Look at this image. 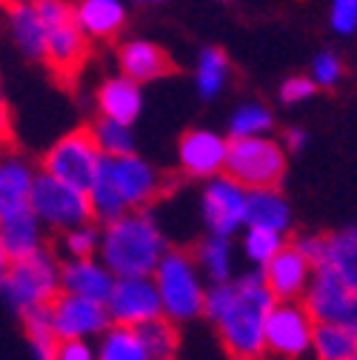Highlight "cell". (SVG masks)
<instances>
[{"instance_id": "obj_14", "label": "cell", "mask_w": 357, "mask_h": 360, "mask_svg": "<svg viewBox=\"0 0 357 360\" xmlns=\"http://www.w3.org/2000/svg\"><path fill=\"white\" fill-rule=\"evenodd\" d=\"M311 266L292 243H286L269 263L260 269V278L275 295V300H303L306 289H309V281H311Z\"/></svg>"}, {"instance_id": "obj_19", "label": "cell", "mask_w": 357, "mask_h": 360, "mask_svg": "<svg viewBox=\"0 0 357 360\" xmlns=\"http://www.w3.org/2000/svg\"><path fill=\"white\" fill-rule=\"evenodd\" d=\"M0 243L9 252L12 263L43 249V223L37 220L32 206L0 214Z\"/></svg>"}, {"instance_id": "obj_33", "label": "cell", "mask_w": 357, "mask_h": 360, "mask_svg": "<svg viewBox=\"0 0 357 360\" xmlns=\"http://www.w3.org/2000/svg\"><path fill=\"white\" fill-rule=\"evenodd\" d=\"M92 138L100 149L103 158H126V155H135V134H131V126L100 117L95 120V126L89 129Z\"/></svg>"}, {"instance_id": "obj_41", "label": "cell", "mask_w": 357, "mask_h": 360, "mask_svg": "<svg viewBox=\"0 0 357 360\" xmlns=\"http://www.w3.org/2000/svg\"><path fill=\"white\" fill-rule=\"evenodd\" d=\"M292 246L311 263V266H320L323 257H326V235H297L292 240Z\"/></svg>"}, {"instance_id": "obj_6", "label": "cell", "mask_w": 357, "mask_h": 360, "mask_svg": "<svg viewBox=\"0 0 357 360\" xmlns=\"http://www.w3.org/2000/svg\"><path fill=\"white\" fill-rule=\"evenodd\" d=\"M29 206L37 214V220L43 223L46 229L55 232H69L77 226H86L92 223V203H89V195L63 184V180L40 172L34 174V184H32V195H29Z\"/></svg>"}, {"instance_id": "obj_43", "label": "cell", "mask_w": 357, "mask_h": 360, "mask_svg": "<svg viewBox=\"0 0 357 360\" xmlns=\"http://www.w3.org/2000/svg\"><path fill=\"white\" fill-rule=\"evenodd\" d=\"M280 146H283L286 155H300V152L309 146V134H306V129H300V126L286 129V131H283V138H280Z\"/></svg>"}, {"instance_id": "obj_39", "label": "cell", "mask_w": 357, "mask_h": 360, "mask_svg": "<svg viewBox=\"0 0 357 360\" xmlns=\"http://www.w3.org/2000/svg\"><path fill=\"white\" fill-rule=\"evenodd\" d=\"M315 92H318L315 80H311V77H303V75H297V77L283 80V86H280V101H283L286 106H297V103L309 101V98L315 95Z\"/></svg>"}, {"instance_id": "obj_36", "label": "cell", "mask_w": 357, "mask_h": 360, "mask_svg": "<svg viewBox=\"0 0 357 360\" xmlns=\"http://www.w3.org/2000/svg\"><path fill=\"white\" fill-rule=\"evenodd\" d=\"M60 246H63V252L69 255V260L98 257V252H100V229L92 226V223H86V226H77V229H69V232H63Z\"/></svg>"}, {"instance_id": "obj_49", "label": "cell", "mask_w": 357, "mask_h": 360, "mask_svg": "<svg viewBox=\"0 0 357 360\" xmlns=\"http://www.w3.org/2000/svg\"><path fill=\"white\" fill-rule=\"evenodd\" d=\"M257 360H263V357H257Z\"/></svg>"}, {"instance_id": "obj_11", "label": "cell", "mask_w": 357, "mask_h": 360, "mask_svg": "<svg viewBox=\"0 0 357 360\" xmlns=\"http://www.w3.org/2000/svg\"><path fill=\"white\" fill-rule=\"evenodd\" d=\"M106 311L112 326L138 329L163 314L160 295L152 278H115V286L106 297Z\"/></svg>"}, {"instance_id": "obj_8", "label": "cell", "mask_w": 357, "mask_h": 360, "mask_svg": "<svg viewBox=\"0 0 357 360\" xmlns=\"http://www.w3.org/2000/svg\"><path fill=\"white\" fill-rule=\"evenodd\" d=\"M303 306L315 318V323H335L357 335V292L332 266H315L309 289L303 295Z\"/></svg>"}, {"instance_id": "obj_30", "label": "cell", "mask_w": 357, "mask_h": 360, "mask_svg": "<svg viewBox=\"0 0 357 360\" xmlns=\"http://www.w3.org/2000/svg\"><path fill=\"white\" fill-rule=\"evenodd\" d=\"M95 360H152L143 340L135 329L109 326L100 335V346L95 349Z\"/></svg>"}, {"instance_id": "obj_2", "label": "cell", "mask_w": 357, "mask_h": 360, "mask_svg": "<svg viewBox=\"0 0 357 360\" xmlns=\"http://www.w3.org/2000/svg\"><path fill=\"white\" fill-rule=\"evenodd\" d=\"M166 252V238L149 209L126 212L100 229L98 257L115 278H152Z\"/></svg>"}, {"instance_id": "obj_22", "label": "cell", "mask_w": 357, "mask_h": 360, "mask_svg": "<svg viewBox=\"0 0 357 360\" xmlns=\"http://www.w3.org/2000/svg\"><path fill=\"white\" fill-rule=\"evenodd\" d=\"M74 23L89 40H112L126 23L123 0H80L74 4Z\"/></svg>"}, {"instance_id": "obj_10", "label": "cell", "mask_w": 357, "mask_h": 360, "mask_svg": "<svg viewBox=\"0 0 357 360\" xmlns=\"http://www.w3.org/2000/svg\"><path fill=\"white\" fill-rule=\"evenodd\" d=\"M246 189L229 174H217L206 180L200 195V212L209 235L235 238L240 229H246Z\"/></svg>"}, {"instance_id": "obj_27", "label": "cell", "mask_w": 357, "mask_h": 360, "mask_svg": "<svg viewBox=\"0 0 357 360\" xmlns=\"http://www.w3.org/2000/svg\"><path fill=\"white\" fill-rule=\"evenodd\" d=\"M232 77V63L226 58V52L217 46H206L197 58V69H195V83H197V95L203 101H214L223 89H226Z\"/></svg>"}, {"instance_id": "obj_32", "label": "cell", "mask_w": 357, "mask_h": 360, "mask_svg": "<svg viewBox=\"0 0 357 360\" xmlns=\"http://www.w3.org/2000/svg\"><path fill=\"white\" fill-rule=\"evenodd\" d=\"M23 329H26V338H29V346H32L34 360H52L55 357L60 340H58V335L52 329L49 306L26 311L23 314Z\"/></svg>"}, {"instance_id": "obj_46", "label": "cell", "mask_w": 357, "mask_h": 360, "mask_svg": "<svg viewBox=\"0 0 357 360\" xmlns=\"http://www.w3.org/2000/svg\"><path fill=\"white\" fill-rule=\"evenodd\" d=\"M4 4L9 6V4H34V0H4Z\"/></svg>"}, {"instance_id": "obj_18", "label": "cell", "mask_w": 357, "mask_h": 360, "mask_svg": "<svg viewBox=\"0 0 357 360\" xmlns=\"http://www.w3.org/2000/svg\"><path fill=\"white\" fill-rule=\"evenodd\" d=\"M117 63L120 75L135 83L160 80L174 72V60L169 58V52L152 40H126L117 49Z\"/></svg>"}, {"instance_id": "obj_21", "label": "cell", "mask_w": 357, "mask_h": 360, "mask_svg": "<svg viewBox=\"0 0 357 360\" xmlns=\"http://www.w3.org/2000/svg\"><path fill=\"white\" fill-rule=\"evenodd\" d=\"M246 226L269 229L286 235L292 229V206L280 186L275 189H252L246 195Z\"/></svg>"}, {"instance_id": "obj_29", "label": "cell", "mask_w": 357, "mask_h": 360, "mask_svg": "<svg viewBox=\"0 0 357 360\" xmlns=\"http://www.w3.org/2000/svg\"><path fill=\"white\" fill-rule=\"evenodd\" d=\"M357 352V335L335 323H318L311 338V360H351Z\"/></svg>"}, {"instance_id": "obj_7", "label": "cell", "mask_w": 357, "mask_h": 360, "mask_svg": "<svg viewBox=\"0 0 357 360\" xmlns=\"http://www.w3.org/2000/svg\"><path fill=\"white\" fill-rule=\"evenodd\" d=\"M315 318L309 314L303 300H278L266 318L263 357L269 360H306L311 357V338H315Z\"/></svg>"}, {"instance_id": "obj_23", "label": "cell", "mask_w": 357, "mask_h": 360, "mask_svg": "<svg viewBox=\"0 0 357 360\" xmlns=\"http://www.w3.org/2000/svg\"><path fill=\"white\" fill-rule=\"evenodd\" d=\"M9 32L18 49L37 63H46V26L37 18L32 4H9Z\"/></svg>"}, {"instance_id": "obj_37", "label": "cell", "mask_w": 357, "mask_h": 360, "mask_svg": "<svg viewBox=\"0 0 357 360\" xmlns=\"http://www.w3.org/2000/svg\"><path fill=\"white\" fill-rule=\"evenodd\" d=\"M311 80H315L318 89H332L340 83L343 77V63L335 52H320L315 60H311Z\"/></svg>"}, {"instance_id": "obj_9", "label": "cell", "mask_w": 357, "mask_h": 360, "mask_svg": "<svg viewBox=\"0 0 357 360\" xmlns=\"http://www.w3.org/2000/svg\"><path fill=\"white\" fill-rule=\"evenodd\" d=\"M100 160H103V155L92 138V131L74 129L46 152V158H43V172L80 189V192H89V186H92V180L100 169Z\"/></svg>"}, {"instance_id": "obj_34", "label": "cell", "mask_w": 357, "mask_h": 360, "mask_svg": "<svg viewBox=\"0 0 357 360\" xmlns=\"http://www.w3.org/2000/svg\"><path fill=\"white\" fill-rule=\"evenodd\" d=\"M275 126V115L263 103H243L229 120V141L240 138H266Z\"/></svg>"}, {"instance_id": "obj_20", "label": "cell", "mask_w": 357, "mask_h": 360, "mask_svg": "<svg viewBox=\"0 0 357 360\" xmlns=\"http://www.w3.org/2000/svg\"><path fill=\"white\" fill-rule=\"evenodd\" d=\"M98 109H100V117H109V120L131 126L138 120V115L143 112L141 83L129 80L123 75L103 80L100 89H98Z\"/></svg>"}, {"instance_id": "obj_47", "label": "cell", "mask_w": 357, "mask_h": 360, "mask_svg": "<svg viewBox=\"0 0 357 360\" xmlns=\"http://www.w3.org/2000/svg\"><path fill=\"white\" fill-rule=\"evenodd\" d=\"M146 4H160V0H146Z\"/></svg>"}, {"instance_id": "obj_42", "label": "cell", "mask_w": 357, "mask_h": 360, "mask_svg": "<svg viewBox=\"0 0 357 360\" xmlns=\"http://www.w3.org/2000/svg\"><path fill=\"white\" fill-rule=\"evenodd\" d=\"M52 360H95V349L86 340H60Z\"/></svg>"}, {"instance_id": "obj_24", "label": "cell", "mask_w": 357, "mask_h": 360, "mask_svg": "<svg viewBox=\"0 0 357 360\" xmlns=\"http://www.w3.org/2000/svg\"><path fill=\"white\" fill-rule=\"evenodd\" d=\"M32 184H34V172L26 160L15 155L0 158V214L26 209Z\"/></svg>"}, {"instance_id": "obj_26", "label": "cell", "mask_w": 357, "mask_h": 360, "mask_svg": "<svg viewBox=\"0 0 357 360\" xmlns=\"http://www.w3.org/2000/svg\"><path fill=\"white\" fill-rule=\"evenodd\" d=\"M89 203H92V214L98 223H112L117 217H123L129 212V206L123 203L120 192H117V184H115V174H112V158H103L100 160V169L89 186Z\"/></svg>"}, {"instance_id": "obj_40", "label": "cell", "mask_w": 357, "mask_h": 360, "mask_svg": "<svg viewBox=\"0 0 357 360\" xmlns=\"http://www.w3.org/2000/svg\"><path fill=\"white\" fill-rule=\"evenodd\" d=\"M332 29L337 34L357 32V0H332Z\"/></svg>"}, {"instance_id": "obj_4", "label": "cell", "mask_w": 357, "mask_h": 360, "mask_svg": "<svg viewBox=\"0 0 357 360\" xmlns=\"http://www.w3.org/2000/svg\"><path fill=\"white\" fill-rule=\"evenodd\" d=\"M0 295L20 314L49 306L60 295V260L55 252L40 249L23 260H15L6 278L0 281Z\"/></svg>"}, {"instance_id": "obj_31", "label": "cell", "mask_w": 357, "mask_h": 360, "mask_svg": "<svg viewBox=\"0 0 357 360\" xmlns=\"http://www.w3.org/2000/svg\"><path fill=\"white\" fill-rule=\"evenodd\" d=\"M138 338L143 340L146 352L152 360H174L177 349H181V335H177V323H171L169 318H155L143 326L135 329Z\"/></svg>"}, {"instance_id": "obj_45", "label": "cell", "mask_w": 357, "mask_h": 360, "mask_svg": "<svg viewBox=\"0 0 357 360\" xmlns=\"http://www.w3.org/2000/svg\"><path fill=\"white\" fill-rule=\"evenodd\" d=\"M9 266H12V257H9V252L4 249V243H0V281L6 278V272H9Z\"/></svg>"}, {"instance_id": "obj_3", "label": "cell", "mask_w": 357, "mask_h": 360, "mask_svg": "<svg viewBox=\"0 0 357 360\" xmlns=\"http://www.w3.org/2000/svg\"><path fill=\"white\" fill-rule=\"evenodd\" d=\"M155 289L160 295L163 318L171 323H189L203 314L206 306V286L200 278V269L186 249H169L157 269H155Z\"/></svg>"}, {"instance_id": "obj_35", "label": "cell", "mask_w": 357, "mask_h": 360, "mask_svg": "<svg viewBox=\"0 0 357 360\" xmlns=\"http://www.w3.org/2000/svg\"><path fill=\"white\" fill-rule=\"evenodd\" d=\"M283 246H286V235H278V232H269V229H252V226L243 229V255L260 269L269 263Z\"/></svg>"}, {"instance_id": "obj_13", "label": "cell", "mask_w": 357, "mask_h": 360, "mask_svg": "<svg viewBox=\"0 0 357 360\" xmlns=\"http://www.w3.org/2000/svg\"><path fill=\"white\" fill-rule=\"evenodd\" d=\"M177 158H181V172L186 177L212 180L217 174H226L229 138H223L212 129H192L181 138Z\"/></svg>"}, {"instance_id": "obj_1", "label": "cell", "mask_w": 357, "mask_h": 360, "mask_svg": "<svg viewBox=\"0 0 357 360\" xmlns=\"http://www.w3.org/2000/svg\"><path fill=\"white\" fill-rule=\"evenodd\" d=\"M275 303V295L266 289L257 272L209 286L203 314L214 323L223 349L235 360H257L263 357L266 318Z\"/></svg>"}, {"instance_id": "obj_15", "label": "cell", "mask_w": 357, "mask_h": 360, "mask_svg": "<svg viewBox=\"0 0 357 360\" xmlns=\"http://www.w3.org/2000/svg\"><path fill=\"white\" fill-rule=\"evenodd\" d=\"M89 46L92 40L83 34V29L72 20L58 23L52 29H46V66L63 80H74V75L83 69L86 58H89Z\"/></svg>"}, {"instance_id": "obj_12", "label": "cell", "mask_w": 357, "mask_h": 360, "mask_svg": "<svg viewBox=\"0 0 357 360\" xmlns=\"http://www.w3.org/2000/svg\"><path fill=\"white\" fill-rule=\"evenodd\" d=\"M49 318L58 340H86V338H98L103 335L112 321L103 303L74 297V295H58L49 303Z\"/></svg>"}, {"instance_id": "obj_38", "label": "cell", "mask_w": 357, "mask_h": 360, "mask_svg": "<svg viewBox=\"0 0 357 360\" xmlns=\"http://www.w3.org/2000/svg\"><path fill=\"white\" fill-rule=\"evenodd\" d=\"M32 6H34L37 18L43 20V26H46V29L74 18V6L69 4V0H34Z\"/></svg>"}, {"instance_id": "obj_5", "label": "cell", "mask_w": 357, "mask_h": 360, "mask_svg": "<svg viewBox=\"0 0 357 360\" xmlns=\"http://www.w3.org/2000/svg\"><path fill=\"white\" fill-rule=\"evenodd\" d=\"M226 174L240 184L246 192L252 189H275L286 174V152L280 141L266 138H240L229 141Z\"/></svg>"}, {"instance_id": "obj_17", "label": "cell", "mask_w": 357, "mask_h": 360, "mask_svg": "<svg viewBox=\"0 0 357 360\" xmlns=\"http://www.w3.org/2000/svg\"><path fill=\"white\" fill-rule=\"evenodd\" d=\"M112 286H115V275L103 266L100 257H83V260L60 263V292L63 295L106 303Z\"/></svg>"}, {"instance_id": "obj_25", "label": "cell", "mask_w": 357, "mask_h": 360, "mask_svg": "<svg viewBox=\"0 0 357 360\" xmlns=\"http://www.w3.org/2000/svg\"><path fill=\"white\" fill-rule=\"evenodd\" d=\"M192 257L200 269V275L212 286L217 283H229L235 275V252H232V238H220V235H206L195 249Z\"/></svg>"}, {"instance_id": "obj_48", "label": "cell", "mask_w": 357, "mask_h": 360, "mask_svg": "<svg viewBox=\"0 0 357 360\" xmlns=\"http://www.w3.org/2000/svg\"><path fill=\"white\" fill-rule=\"evenodd\" d=\"M351 360H357V352H354V354H351Z\"/></svg>"}, {"instance_id": "obj_44", "label": "cell", "mask_w": 357, "mask_h": 360, "mask_svg": "<svg viewBox=\"0 0 357 360\" xmlns=\"http://www.w3.org/2000/svg\"><path fill=\"white\" fill-rule=\"evenodd\" d=\"M9 131H12V123H9V106H6L4 92H0V143H9Z\"/></svg>"}, {"instance_id": "obj_28", "label": "cell", "mask_w": 357, "mask_h": 360, "mask_svg": "<svg viewBox=\"0 0 357 360\" xmlns=\"http://www.w3.org/2000/svg\"><path fill=\"white\" fill-rule=\"evenodd\" d=\"M326 266H332L335 272L357 292V223H351L349 229L326 235Z\"/></svg>"}, {"instance_id": "obj_16", "label": "cell", "mask_w": 357, "mask_h": 360, "mask_svg": "<svg viewBox=\"0 0 357 360\" xmlns=\"http://www.w3.org/2000/svg\"><path fill=\"white\" fill-rule=\"evenodd\" d=\"M112 174L117 192L129 212H141L146 209L157 195H160V174L138 155H126V158H112Z\"/></svg>"}]
</instances>
